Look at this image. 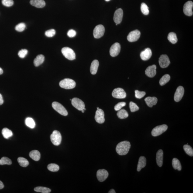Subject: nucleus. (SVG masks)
<instances>
[{"label": "nucleus", "instance_id": "nucleus-1", "mask_svg": "<svg viewBox=\"0 0 193 193\" xmlns=\"http://www.w3.org/2000/svg\"><path fill=\"white\" fill-rule=\"evenodd\" d=\"M131 146L130 142L128 141L119 142L116 146L117 153L120 155H125L129 153Z\"/></svg>", "mask_w": 193, "mask_h": 193}, {"label": "nucleus", "instance_id": "nucleus-2", "mask_svg": "<svg viewBox=\"0 0 193 193\" xmlns=\"http://www.w3.org/2000/svg\"><path fill=\"white\" fill-rule=\"evenodd\" d=\"M59 84L62 88L65 89H72L75 88L76 83L74 80L70 78H66L60 81Z\"/></svg>", "mask_w": 193, "mask_h": 193}, {"label": "nucleus", "instance_id": "nucleus-3", "mask_svg": "<svg viewBox=\"0 0 193 193\" xmlns=\"http://www.w3.org/2000/svg\"><path fill=\"white\" fill-rule=\"evenodd\" d=\"M50 140L55 146H59L61 143L62 136L60 132L57 130L53 131L50 136Z\"/></svg>", "mask_w": 193, "mask_h": 193}, {"label": "nucleus", "instance_id": "nucleus-4", "mask_svg": "<svg viewBox=\"0 0 193 193\" xmlns=\"http://www.w3.org/2000/svg\"><path fill=\"white\" fill-rule=\"evenodd\" d=\"M62 53L66 58L70 60H74L76 59V54L74 51L70 48L68 47L63 48Z\"/></svg>", "mask_w": 193, "mask_h": 193}, {"label": "nucleus", "instance_id": "nucleus-5", "mask_svg": "<svg viewBox=\"0 0 193 193\" xmlns=\"http://www.w3.org/2000/svg\"><path fill=\"white\" fill-rule=\"evenodd\" d=\"M52 106L53 109L60 114L64 116H67L68 114L67 110L61 104L57 102H54L52 103Z\"/></svg>", "mask_w": 193, "mask_h": 193}, {"label": "nucleus", "instance_id": "nucleus-6", "mask_svg": "<svg viewBox=\"0 0 193 193\" xmlns=\"http://www.w3.org/2000/svg\"><path fill=\"white\" fill-rule=\"evenodd\" d=\"M168 129V126L166 125H162L156 126L152 131V136L156 137L160 136L162 134L166 131Z\"/></svg>", "mask_w": 193, "mask_h": 193}, {"label": "nucleus", "instance_id": "nucleus-7", "mask_svg": "<svg viewBox=\"0 0 193 193\" xmlns=\"http://www.w3.org/2000/svg\"><path fill=\"white\" fill-rule=\"evenodd\" d=\"M105 32V29L102 25H99L96 27L94 30V36L96 38L98 39L103 36Z\"/></svg>", "mask_w": 193, "mask_h": 193}, {"label": "nucleus", "instance_id": "nucleus-8", "mask_svg": "<svg viewBox=\"0 0 193 193\" xmlns=\"http://www.w3.org/2000/svg\"><path fill=\"white\" fill-rule=\"evenodd\" d=\"M112 96L115 98L123 99L126 97V94L123 89L118 88H115L113 91Z\"/></svg>", "mask_w": 193, "mask_h": 193}, {"label": "nucleus", "instance_id": "nucleus-9", "mask_svg": "<svg viewBox=\"0 0 193 193\" xmlns=\"http://www.w3.org/2000/svg\"><path fill=\"white\" fill-rule=\"evenodd\" d=\"M193 3L192 1H188L186 2L183 7V11L187 16H191L193 15L192 8Z\"/></svg>", "mask_w": 193, "mask_h": 193}, {"label": "nucleus", "instance_id": "nucleus-10", "mask_svg": "<svg viewBox=\"0 0 193 193\" xmlns=\"http://www.w3.org/2000/svg\"><path fill=\"white\" fill-rule=\"evenodd\" d=\"M72 104L74 107L82 111L85 108L84 103L81 99L77 98H74L72 99Z\"/></svg>", "mask_w": 193, "mask_h": 193}, {"label": "nucleus", "instance_id": "nucleus-11", "mask_svg": "<svg viewBox=\"0 0 193 193\" xmlns=\"http://www.w3.org/2000/svg\"><path fill=\"white\" fill-rule=\"evenodd\" d=\"M159 63L162 68H166L168 67L170 64V61L167 55L161 56L159 59Z\"/></svg>", "mask_w": 193, "mask_h": 193}, {"label": "nucleus", "instance_id": "nucleus-12", "mask_svg": "<svg viewBox=\"0 0 193 193\" xmlns=\"http://www.w3.org/2000/svg\"><path fill=\"white\" fill-rule=\"evenodd\" d=\"M141 33L139 31L135 30L132 31L129 33L127 37L128 41L129 42L137 41L140 38Z\"/></svg>", "mask_w": 193, "mask_h": 193}, {"label": "nucleus", "instance_id": "nucleus-13", "mask_svg": "<svg viewBox=\"0 0 193 193\" xmlns=\"http://www.w3.org/2000/svg\"><path fill=\"white\" fill-rule=\"evenodd\" d=\"M121 50V45L119 43H115L112 45L110 49L109 53L112 57H115L119 54Z\"/></svg>", "mask_w": 193, "mask_h": 193}, {"label": "nucleus", "instance_id": "nucleus-14", "mask_svg": "<svg viewBox=\"0 0 193 193\" xmlns=\"http://www.w3.org/2000/svg\"><path fill=\"white\" fill-rule=\"evenodd\" d=\"M95 119L97 123L102 124L105 121V113L103 110L101 109H97L96 112Z\"/></svg>", "mask_w": 193, "mask_h": 193}, {"label": "nucleus", "instance_id": "nucleus-15", "mask_svg": "<svg viewBox=\"0 0 193 193\" xmlns=\"http://www.w3.org/2000/svg\"><path fill=\"white\" fill-rule=\"evenodd\" d=\"M123 11L121 8L117 9L114 13L113 20L116 24L118 25L121 22L123 17Z\"/></svg>", "mask_w": 193, "mask_h": 193}, {"label": "nucleus", "instance_id": "nucleus-16", "mask_svg": "<svg viewBox=\"0 0 193 193\" xmlns=\"http://www.w3.org/2000/svg\"><path fill=\"white\" fill-rule=\"evenodd\" d=\"M184 94V87L181 86H179L176 90L174 95V100L176 102H179L182 98Z\"/></svg>", "mask_w": 193, "mask_h": 193}, {"label": "nucleus", "instance_id": "nucleus-17", "mask_svg": "<svg viewBox=\"0 0 193 193\" xmlns=\"http://www.w3.org/2000/svg\"><path fill=\"white\" fill-rule=\"evenodd\" d=\"M108 176V173L105 169L98 170L97 173V177L98 181L101 182L105 181Z\"/></svg>", "mask_w": 193, "mask_h": 193}, {"label": "nucleus", "instance_id": "nucleus-18", "mask_svg": "<svg viewBox=\"0 0 193 193\" xmlns=\"http://www.w3.org/2000/svg\"><path fill=\"white\" fill-rule=\"evenodd\" d=\"M156 66L155 65L149 66L146 69L145 74L148 77L153 78L155 76L156 74Z\"/></svg>", "mask_w": 193, "mask_h": 193}, {"label": "nucleus", "instance_id": "nucleus-19", "mask_svg": "<svg viewBox=\"0 0 193 193\" xmlns=\"http://www.w3.org/2000/svg\"><path fill=\"white\" fill-rule=\"evenodd\" d=\"M152 55L151 50L149 48H146L144 50L142 51L140 54L141 58L143 60H148L151 57Z\"/></svg>", "mask_w": 193, "mask_h": 193}, {"label": "nucleus", "instance_id": "nucleus-20", "mask_svg": "<svg viewBox=\"0 0 193 193\" xmlns=\"http://www.w3.org/2000/svg\"><path fill=\"white\" fill-rule=\"evenodd\" d=\"M30 3L32 6L37 8H42L46 5V3L44 0H31Z\"/></svg>", "mask_w": 193, "mask_h": 193}, {"label": "nucleus", "instance_id": "nucleus-21", "mask_svg": "<svg viewBox=\"0 0 193 193\" xmlns=\"http://www.w3.org/2000/svg\"><path fill=\"white\" fill-rule=\"evenodd\" d=\"M163 151L160 150L158 151L156 154V160L157 164L160 167L162 166L163 162Z\"/></svg>", "mask_w": 193, "mask_h": 193}, {"label": "nucleus", "instance_id": "nucleus-22", "mask_svg": "<svg viewBox=\"0 0 193 193\" xmlns=\"http://www.w3.org/2000/svg\"><path fill=\"white\" fill-rule=\"evenodd\" d=\"M147 105L150 107H152L153 105L157 104L158 101L157 98L156 97H148L145 99Z\"/></svg>", "mask_w": 193, "mask_h": 193}, {"label": "nucleus", "instance_id": "nucleus-23", "mask_svg": "<svg viewBox=\"0 0 193 193\" xmlns=\"http://www.w3.org/2000/svg\"><path fill=\"white\" fill-rule=\"evenodd\" d=\"M99 65V62L98 60H94L92 62L90 67V72L92 74L94 75L96 74Z\"/></svg>", "mask_w": 193, "mask_h": 193}, {"label": "nucleus", "instance_id": "nucleus-24", "mask_svg": "<svg viewBox=\"0 0 193 193\" xmlns=\"http://www.w3.org/2000/svg\"><path fill=\"white\" fill-rule=\"evenodd\" d=\"M146 164V159L144 156L139 157L137 167V171H140L142 168L145 167Z\"/></svg>", "mask_w": 193, "mask_h": 193}, {"label": "nucleus", "instance_id": "nucleus-25", "mask_svg": "<svg viewBox=\"0 0 193 193\" xmlns=\"http://www.w3.org/2000/svg\"><path fill=\"white\" fill-rule=\"evenodd\" d=\"M29 156L32 159L35 161H38L40 158V154L37 150L32 151L29 153Z\"/></svg>", "mask_w": 193, "mask_h": 193}, {"label": "nucleus", "instance_id": "nucleus-26", "mask_svg": "<svg viewBox=\"0 0 193 193\" xmlns=\"http://www.w3.org/2000/svg\"><path fill=\"white\" fill-rule=\"evenodd\" d=\"M44 56L43 55H39L34 60V64L36 67H38L43 63L44 61Z\"/></svg>", "mask_w": 193, "mask_h": 193}, {"label": "nucleus", "instance_id": "nucleus-27", "mask_svg": "<svg viewBox=\"0 0 193 193\" xmlns=\"http://www.w3.org/2000/svg\"><path fill=\"white\" fill-rule=\"evenodd\" d=\"M168 39L172 43L174 44L177 43L178 39L177 37V35L174 32H170L168 34L167 37Z\"/></svg>", "mask_w": 193, "mask_h": 193}, {"label": "nucleus", "instance_id": "nucleus-28", "mask_svg": "<svg viewBox=\"0 0 193 193\" xmlns=\"http://www.w3.org/2000/svg\"><path fill=\"white\" fill-rule=\"evenodd\" d=\"M117 115L120 119H123L127 118L129 116V114L125 109H121L118 111Z\"/></svg>", "mask_w": 193, "mask_h": 193}, {"label": "nucleus", "instance_id": "nucleus-29", "mask_svg": "<svg viewBox=\"0 0 193 193\" xmlns=\"http://www.w3.org/2000/svg\"><path fill=\"white\" fill-rule=\"evenodd\" d=\"M172 164L174 169L177 170L179 171L181 170V165L178 159L176 158L173 159L172 161Z\"/></svg>", "mask_w": 193, "mask_h": 193}, {"label": "nucleus", "instance_id": "nucleus-30", "mask_svg": "<svg viewBox=\"0 0 193 193\" xmlns=\"http://www.w3.org/2000/svg\"><path fill=\"white\" fill-rule=\"evenodd\" d=\"M2 134L3 137L6 139H9L13 135L12 131L7 128H4L2 129Z\"/></svg>", "mask_w": 193, "mask_h": 193}, {"label": "nucleus", "instance_id": "nucleus-31", "mask_svg": "<svg viewBox=\"0 0 193 193\" xmlns=\"http://www.w3.org/2000/svg\"><path fill=\"white\" fill-rule=\"evenodd\" d=\"M25 123L27 126L29 127L31 129H34L36 126V123L33 118L31 117H28L25 120Z\"/></svg>", "mask_w": 193, "mask_h": 193}, {"label": "nucleus", "instance_id": "nucleus-32", "mask_svg": "<svg viewBox=\"0 0 193 193\" xmlns=\"http://www.w3.org/2000/svg\"><path fill=\"white\" fill-rule=\"evenodd\" d=\"M18 162L20 165L23 167H27L29 164V161L23 157H19L18 159Z\"/></svg>", "mask_w": 193, "mask_h": 193}, {"label": "nucleus", "instance_id": "nucleus-33", "mask_svg": "<svg viewBox=\"0 0 193 193\" xmlns=\"http://www.w3.org/2000/svg\"><path fill=\"white\" fill-rule=\"evenodd\" d=\"M170 76L169 74H166L163 76L160 80V84L161 86H163L170 81Z\"/></svg>", "mask_w": 193, "mask_h": 193}, {"label": "nucleus", "instance_id": "nucleus-34", "mask_svg": "<svg viewBox=\"0 0 193 193\" xmlns=\"http://www.w3.org/2000/svg\"><path fill=\"white\" fill-rule=\"evenodd\" d=\"M35 191L43 193H49L50 192L51 190L47 187H37L34 188Z\"/></svg>", "mask_w": 193, "mask_h": 193}, {"label": "nucleus", "instance_id": "nucleus-35", "mask_svg": "<svg viewBox=\"0 0 193 193\" xmlns=\"http://www.w3.org/2000/svg\"><path fill=\"white\" fill-rule=\"evenodd\" d=\"M47 168L49 171L53 172L58 171L60 169L59 166L55 163H51V164L48 165Z\"/></svg>", "mask_w": 193, "mask_h": 193}, {"label": "nucleus", "instance_id": "nucleus-36", "mask_svg": "<svg viewBox=\"0 0 193 193\" xmlns=\"http://www.w3.org/2000/svg\"><path fill=\"white\" fill-rule=\"evenodd\" d=\"M184 149L186 153L190 156H193V150L191 146L188 145H185L184 146Z\"/></svg>", "mask_w": 193, "mask_h": 193}, {"label": "nucleus", "instance_id": "nucleus-37", "mask_svg": "<svg viewBox=\"0 0 193 193\" xmlns=\"http://www.w3.org/2000/svg\"><path fill=\"white\" fill-rule=\"evenodd\" d=\"M141 9L142 13L145 15H148L149 13V8L145 3H142L141 5Z\"/></svg>", "mask_w": 193, "mask_h": 193}, {"label": "nucleus", "instance_id": "nucleus-38", "mask_svg": "<svg viewBox=\"0 0 193 193\" xmlns=\"http://www.w3.org/2000/svg\"><path fill=\"white\" fill-rule=\"evenodd\" d=\"M12 162L8 158L3 157L0 159V165H3L5 164L11 165L12 164Z\"/></svg>", "mask_w": 193, "mask_h": 193}, {"label": "nucleus", "instance_id": "nucleus-39", "mask_svg": "<svg viewBox=\"0 0 193 193\" xmlns=\"http://www.w3.org/2000/svg\"><path fill=\"white\" fill-rule=\"evenodd\" d=\"M26 25L23 23L18 24L15 27V29L17 31L22 32L23 31L26 29Z\"/></svg>", "mask_w": 193, "mask_h": 193}, {"label": "nucleus", "instance_id": "nucleus-40", "mask_svg": "<svg viewBox=\"0 0 193 193\" xmlns=\"http://www.w3.org/2000/svg\"><path fill=\"white\" fill-rule=\"evenodd\" d=\"M129 108L131 112H136L139 110V107L136 104L132 102H131L129 103Z\"/></svg>", "mask_w": 193, "mask_h": 193}, {"label": "nucleus", "instance_id": "nucleus-41", "mask_svg": "<svg viewBox=\"0 0 193 193\" xmlns=\"http://www.w3.org/2000/svg\"><path fill=\"white\" fill-rule=\"evenodd\" d=\"M135 97L136 98L138 99H141V98L143 97L145 95H146V92L143 91H139L138 90H136L135 91Z\"/></svg>", "mask_w": 193, "mask_h": 193}, {"label": "nucleus", "instance_id": "nucleus-42", "mask_svg": "<svg viewBox=\"0 0 193 193\" xmlns=\"http://www.w3.org/2000/svg\"><path fill=\"white\" fill-rule=\"evenodd\" d=\"M56 31L54 29H50L45 32V34L48 37H52L56 34Z\"/></svg>", "mask_w": 193, "mask_h": 193}, {"label": "nucleus", "instance_id": "nucleus-43", "mask_svg": "<svg viewBox=\"0 0 193 193\" xmlns=\"http://www.w3.org/2000/svg\"><path fill=\"white\" fill-rule=\"evenodd\" d=\"M2 3L4 6L7 7L12 6L14 4L13 0H2Z\"/></svg>", "mask_w": 193, "mask_h": 193}, {"label": "nucleus", "instance_id": "nucleus-44", "mask_svg": "<svg viewBox=\"0 0 193 193\" xmlns=\"http://www.w3.org/2000/svg\"><path fill=\"white\" fill-rule=\"evenodd\" d=\"M28 52L27 50H26V49H22L18 53V55L21 58H23L27 54Z\"/></svg>", "mask_w": 193, "mask_h": 193}, {"label": "nucleus", "instance_id": "nucleus-45", "mask_svg": "<svg viewBox=\"0 0 193 193\" xmlns=\"http://www.w3.org/2000/svg\"><path fill=\"white\" fill-rule=\"evenodd\" d=\"M126 103L125 102H121L118 103L115 106V111H118L120 110L123 107L126 105Z\"/></svg>", "mask_w": 193, "mask_h": 193}, {"label": "nucleus", "instance_id": "nucleus-46", "mask_svg": "<svg viewBox=\"0 0 193 193\" xmlns=\"http://www.w3.org/2000/svg\"><path fill=\"white\" fill-rule=\"evenodd\" d=\"M76 31L73 29L69 30L67 33L68 36L70 38L74 37L76 36Z\"/></svg>", "mask_w": 193, "mask_h": 193}, {"label": "nucleus", "instance_id": "nucleus-47", "mask_svg": "<svg viewBox=\"0 0 193 193\" xmlns=\"http://www.w3.org/2000/svg\"><path fill=\"white\" fill-rule=\"evenodd\" d=\"M4 102L3 98L2 96L0 94V105H2Z\"/></svg>", "mask_w": 193, "mask_h": 193}, {"label": "nucleus", "instance_id": "nucleus-48", "mask_svg": "<svg viewBox=\"0 0 193 193\" xmlns=\"http://www.w3.org/2000/svg\"><path fill=\"white\" fill-rule=\"evenodd\" d=\"M4 187V185L2 181H0V190L2 189Z\"/></svg>", "mask_w": 193, "mask_h": 193}, {"label": "nucleus", "instance_id": "nucleus-49", "mask_svg": "<svg viewBox=\"0 0 193 193\" xmlns=\"http://www.w3.org/2000/svg\"><path fill=\"white\" fill-rule=\"evenodd\" d=\"M108 193H115V190L113 189H111L110 191L108 192Z\"/></svg>", "mask_w": 193, "mask_h": 193}, {"label": "nucleus", "instance_id": "nucleus-50", "mask_svg": "<svg viewBox=\"0 0 193 193\" xmlns=\"http://www.w3.org/2000/svg\"><path fill=\"white\" fill-rule=\"evenodd\" d=\"M3 70L0 67V75L2 74L3 73Z\"/></svg>", "mask_w": 193, "mask_h": 193}, {"label": "nucleus", "instance_id": "nucleus-51", "mask_svg": "<svg viewBox=\"0 0 193 193\" xmlns=\"http://www.w3.org/2000/svg\"><path fill=\"white\" fill-rule=\"evenodd\" d=\"M84 111H84V109H83L82 110V113H84Z\"/></svg>", "mask_w": 193, "mask_h": 193}, {"label": "nucleus", "instance_id": "nucleus-52", "mask_svg": "<svg viewBox=\"0 0 193 193\" xmlns=\"http://www.w3.org/2000/svg\"><path fill=\"white\" fill-rule=\"evenodd\" d=\"M105 1H107V2H108V1H111V0H105Z\"/></svg>", "mask_w": 193, "mask_h": 193}, {"label": "nucleus", "instance_id": "nucleus-53", "mask_svg": "<svg viewBox=\"0 0 193 193\" xmlns=\"http://www.w3.org/2000/svg\"><path fill=\"white\" fill-rule=\"evenodd\" d=\"M99 109V108H98V107H97V109Z\"/></svg>", "mask_w": 193, "mask_h": 193}]
</instances>
